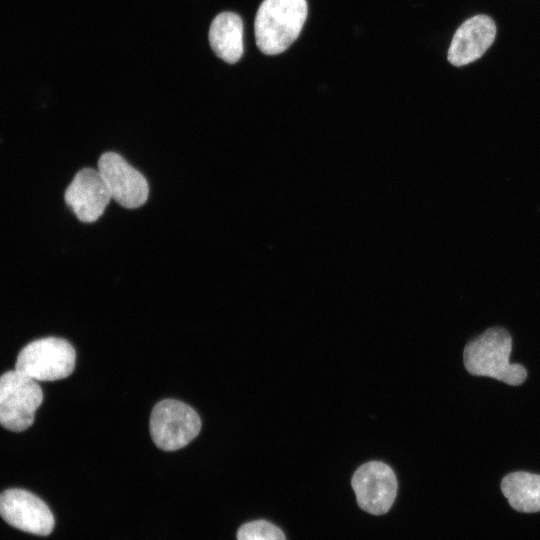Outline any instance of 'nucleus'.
Instances as JSON below:
<instances>
[{
    "label": "nucleus",
    "mask_w": 540,
    "mask_h": 540,
    "mask_svg": "<svg viewBox=\"0 0 540 540\" xmlns=\"http://www.w3.org/2000/svg\"><path fill=\"white\" fill-rule=\"evenodd\" d=\"M496 31V24L488 15L468 18L454 33L447 53L448 61L460 67L481 58L493 44Z\"/></svg>",
    "instance_id": "10"
},
{
    "label": "nucleus",
    "mask_w": 540,
    "mask_h": 540,
    "mask_svg": "<svg viewBox=\"0 0 540 540\" xmlns=\"http://www.w3.org/2000/svg\"><path fill=\"white\" fill-rule=\"evenodd\" d=\"M0 516L11 526L36 535H49L54 528L47 504L23 489H8L0 494Z\"/></svg>",
    "instance_id": "8"
},
{
    "label": "nucleus",
    "mask_w": 540,
    "mask_h": 540,
    "mask_svg": "<svg viewBox=\"0 0 540 540\" xmlns=\"http://www.w3.org/2000/svg\"><path fill=\"white\" fill-rule=\"evenodd\" d=\"M201 430L197 412L175 399H164L152 409L150 434L155 445L164 451H175L188 445Z\"/></svg>",
    "instance_id": "5"
},
{
    "label": "nucleus",
    "mask_w": 540,
    "mask_h": 540,
    "mask_svg": "<svg viewBox=\"0 0 540 540\" xmlns=\"http://www.w3.org/2000/svg\"><path fill=\"white\" fill-rule=\"evenodd\" d=\"M105 180L111 197L127 209L142 206L148 199L149 185L146 178L120 154L105 152L97 168Z\"/></svg>",
    "instance_id": "7"
},
{
    "label": "nucleus",
    "mask_w": 540,
    "mask_h": 540,
    "mask_svg": "<svg viewBox=\"0 0 540 540\" xmlns=\"http://www.w3.org/2000/svg\"><path fill=\"white\" fill-rule=\"evenodd\" d=\"M237 540H286L280 528L265 520L243 524L237 532Z\"/></svg>",
    "instance_id": "13"
},
{
    "label": "nucleus",
    "mask_w": 540,
    "mask_h": 540,
    "mask_svg": "<svg viewBox=\"0 0 540 540\" xmlns=\"http://www.w3.org/2000/svg\"><path fill=\"white\" fill-rule=\"evenodd\" d=\"M66 204L84 223L97 221L112 197L98 169L83 168L76 173L64 194Z\"/></svg>",
    "instance_id": "9"
},
{
    "label": "nucleus",
    "mask_w": 540,
    "mask_h": 540,
    "mask_svg": "<svg viewBox=\"0 0 540 540\" xmlns=\"http://www.w3.org/2000/svg\"><path fill=\"white\" fill-rule=\"evenodd\" d=\"M307 13L306 0H264L254 22L260 51L266 55L285 51L299 36Z\"/></svg>",
    "instance_id": "2"
},
{
    "label": "nucleus",
    "mask_w": 540,
    "mask_h": 540,
    "mask_svg": "<svg viewBox=\"0 0 540 540\" xmlns=\"http://www.w3.org/2000/svg\"><path fill=\"white\" fill-rule=\"evenodd\" d=\"M501 491L516 511H540V475L529 472H512L501 482Z\"/></svg>",
    "instance_id": "12"
},
{
    "label": "nucleus",
    "mask_w": 540,
    "mask_h": 540,
    "mask_svg": "<svg viewBox=\"0 0 540 540\" xmlns=\"http://www.w3.org/2000/svg\"><path fill=\"white\" fill-rule=\"evenodd\" d=\"M43 392L37 381L17 371L0 376V425L20 432L29 428L42 404Z\"/></svg>",
    "instance_id": "4"
},
{
    "label": "nucleus",
    "mask_w": 540,
    "mask_h": 540,
    "mask_svg": "<svg viewBox=\"0 0 540 540\" xmlns=\"http://www.w3.org/2000/svg\"><path fill=\"white\" fill-rule=\"evenodd\" d=\"M358 505L366 512L381 515L391 508L397 493L396 476L380 461L361 465L351 480Z\"/></svg>",
    "instance_id": "6"
},
{
    "label": "nucleus",
    "mask_w": 540,
    "mask_h": 540,
    "mask_svg": "<svg viewBox=\"0 0 540 540\" xmlns=\"http://www.w3.org/2000/svg\"><path fill=\"white\" fill-rule=\"evenodd\" d=\"M511 350L512 338L508 331L502 327L489 328L465 346L464 366L472 375L520 385L526 380L527 371L520 364L510 363Z\"/></svg>",
    "instance_id": "1"
},
{
    "label": "nucleus",
    "mask_w": 540,
    "mask_h": 540,
    "mask_svg": "<svg viewBox=\"0 0 540 540\" xmlns=\"http://www.w3.org/2000/svg\"><path fill=\"white\" fill-rule=\"evenodd\" d=\"M243 21L233 12H222L212 21L209 42L214 53L223 61L234 64L244 52Z\"/></svg>",
    "instance_id": "11"
},
{
    "label": "nucleus",
    "mask_w": 540,
    "mask_h": 540,
    "mask_svg": "<svg viewBox=\"0 0 540 540\" xmlns=\"http://www.w3.org/2000/svg\"><path fill=\"white\" fill-rule=\"evenodd\" d=\"M76 352L65 339L41 338L27 344L18 354L15 369L35 381H56L72 374Z\"/></svg>",
    "instance_id": "3"
}]
</instances>
